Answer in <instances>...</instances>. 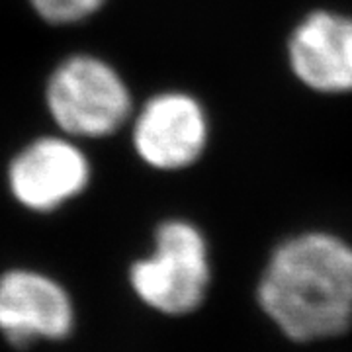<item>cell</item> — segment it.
Returning <instances> with one entry per match:
<instances>
[{"instance_id": "cell-1", "label": "cell", "mask_w": 352, "mask_h": 352, "mask_svg": "<svg viewBox=\"0 0 352 352\" xmlns=\"http://www.w3.org/2000/svg\"><path fill=\"white\" fill-rule=\"evenodd\" d=\"M258 305L296 342L333 339L352 327V245L325 229L282 239L264 264Z\"/></svg>"}, {"instance_id": "cell-2", "label": "cell", "mask_w": 352, "mask_h": 352, "mask_svg": "<svg viewBox=\"0 0 352 352\" xmlns=\"http://www.w3.org/2000/svg\"><path fill=\"white\" fill-rule=\"evenodd\" d=\"M212 284L210 243L188 219H166L155 231L151 256L131 266V286L149 307L166 315L196 311Z\"/></svg>"}, {"instance_id": "cell-3", "label": "cell", "mask_w": 352, "mask_h": 352, "mask_svg": "<svg viewBox=\"0 0 352 352\" xmlns=\"http://www.w3.org/2000/svg\"><path fill=\"white\" fill-rule=\"evenodd\" d=\"M45 100L57 126L76 138L112 135L133 112L126 80L90 55L69 57L53 71Z\"/></svg>"}, {"instance_id": "cell-4", "label": "cell", "mask_w": 352, "mask_h": 352, "mask_svg": "<svg viewBox=\"0 0 352 352\" xmlns=\"http://www.w3.org/2000/svg\"><path fill=\"white\" fill-rule=\"evenodd\" d=\"M212 118L204 102L184 90H164L133 118V149L149 168L180 173L208 153Z\"/></svg>"}, {"instance_id": "cell-5", "label": "cell", "mask_w": 352, "mask_h": 352, "mask_svg": "<svg viewBox=\"0 0 352 352\" xmlns=\"http://www.w3.org/2000/svg\"><path fill=\"white\" fill-rule=\"evenodd\" d=\"M289 75L319 96H352V14L314 8L292 25L284 43Z\"/></svg>"}, {"instance_id": "cell-6", "label": "cell", "mask_w": 352, "mask_h": 352, "mask_svg": "<svg viewBox=\"0 0 352 352\" xmlns=\"http://www.w3.org/2000/svg\"><path fill=\"white\" fill-rule=\"evenodd\" d=\"M90 178L85 153L75 143L43 138L28 145L8 168L14 198L36 212H51L87 188Z\"/></svg>"}, {"instance_id": "cell-7", "label": "cell", "mask_w": 352, "mask_h": 352, "mask_svg": "<svg viewBox=\"0 0 352 352\" xmlns=\"http://www.w3.org/2000/svg\"><path fill=\"white\" fill-rule=\"evenodd\" d=\"M71 327L73 305L57 282L28 270L0 278V331L12 344L61 339Z\"/></svg>"}, {"instance_id": "cell-8", "label": "cell", "mask_w": 352, "mask_h": 352, "mask_svg": "<svg viewBox=\"0 0 352 352\" xmlns=\"http://www.w3.org/2000/svg\"><path fill=\"white\" fill-rule=\"evenodd\" d=\"M36 12L51 24H73L94 14L106 0H30Z\"/></svg>"}]
</instances>
